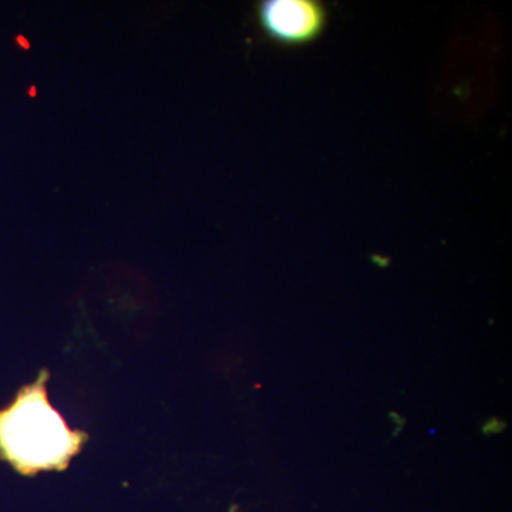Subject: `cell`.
<instances>
[{
	"label": "cell",
	"instance_id": "3957f363",
	"mask_svg": "<svg viewBox=\"0 0 512 512\" xmlns=\"http://www.w3.org/2000/svg\"><path fill=\"white\" fill-rule=\"evenodd\" d=\"M507 429V423L501 420L500 417H491L485 421L483 426V433L485 436H497V434L503 433Z\"/></svg>",
	"mask_w": 512,
	"mask_h": 512
},
{
	"label": "cell",
	"instance_id": "7a4b0ae2",
	"mask_svg": "<svg viewBox=\"0 0 512 512\" xmlns=\"http://www.w3.org/2000/svg\"><path fill=\"white\" fill-rule=\"evenodd\" d=\"M325 6L312 0H265L258 6V22L268 39L288 47L305 46L326 28Z\"/></svg>",
	"mask_w": 512,
	"mask_h": 512
},
{
	"label": "cell",
	"instance_id": "6da1fadb",
	"mask_svg": "<svg viewBox=\"0 0 512 512\" xmlns=\"http://www.w3.org/2000/svg\"><path fill=\"white\" fill-rule=\"evenodd\" d=\"M49 379V370L43 369L0 410V460L20 476L66 470L89 440L86 431L72 429L50 403Z\"/></svg>",
	"mask_w": 512,
	"mask_h": 512
}]
</instances>
